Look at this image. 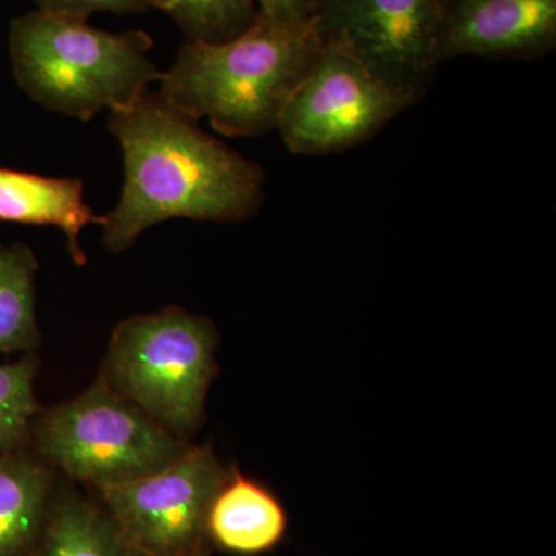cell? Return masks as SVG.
<instances>
[{
    "label": "cell",
    "mask_w": 556,
    "mask_h": 556,
    "mask_svg": "<svg viewBox=\"0 0 556 556\" xmlns=\"http://www.w3.org/2000/svg\"><path fill=\"white\" fill-rule=\"evenodd\" d=\"M108 126L123 149L124 185L116 206L102 217V240L113 254L134 247L144 230L169 222L243 223L265 201V170L204 134L161 97L146 91L112 110Z\"/></svg>",
    "instance_id": "obj_1"
},
{
    "label": "cell",
    "mask_w": 556,
    "mask_h": 556,
    "mask_svg": "<svg viewBox=\"0 0 556 556\" xmlns=\"http://www.w3.org/2000/svg\"><path fill=\"white\" fill-rule=\"evenodd\" d=\"M321 38L316 22L278 24L258 16L222 43L188 42L161 75L160 94L219 134L252 138L277 130L283 110L308 75Z\"/></svg>",
    "instance_id": "obj_2"
},
{
    "label": "cell",
    "mask_w": 556,
    "mask_h": 556,
    "mask_svg": "<svg viewBox=\"0 0 556 556\" xmlns=\"http://www.w3.org/2000/svg\"><path fill=\"white\" fill-rule=\"evenodd\" d=\"M9 47L21 89L42 108L80 121L127 108L163 75L149 58V33L100 30L47 11L11 22Z\"/></svg>",
    "instance_id": "obj_3"
},
{
    "label": "cell",
    "mask_w": 556,
    "mask_h": 556,
    "mask_svg": "<svg viewBox=\"0 0 556 556\" xmlns=\"http://www.w3.org/2000/svg\"><path fill=\"white\" fill-rule=\"evenodd\" d=\"M215 350L207 318L181 308L131 317L113 332L104 380L167 430L189 433L217 371Z\"/></svg>",
    "instance_id": "obj_4"
},
{
    "label": "cell",
    "mask_w": 556,
    "mask_h": 556,
    "mask_svg": "<svg viewBox=\"0 0 556 556\" xmlns=\"http://www.w3.org/2000/svg\"><path fill=\"white\" fill-rule=\"evenodd\" d=\"M38 439L51 464L97 486L146 477L189 448L104 379L51 409Z\"/></svg>",
    "instance_id": "obj_5"
},
{
    "label": "cell",
    "mask_w": 556,
    "mask_h": 556,
    "mask_svg": "<svg viewBox=\"0 0 556 556\" xmlns=\"http://www.w3.org/2000/svg\"><path fill=\"white\" fill-rule=\"evenodd\" d=\"M413 105L350 51L321 42L277 131L294 155H339L367 144Z\"/></svg>",
    "instance_id": "obj_6"
},
{
    "label": "cell",
    "mask_w": 556,
    "mask_h": 556,
    "mask_svg": "<svg viewBox=\"0 0 556 556\" xmlns=\"http://www.w3.org/2000/svg\"><path fill=\"white\" fill-rule=\"evenodd\" d=\"M226 475L211 447H189L153 473L98 489L105 511L142 555L208 554L207 510Z\"/></svg>",
    "instance_id": "obj_7"
},
{
    "label": "cell",
    "mask_w": 556,
    "mask_h": 556,
    "mask_svg": "<svg viewBox=\"0 0 556 556\" xmlns=\"http://www.w3.org/2000/svg\"><path fill=\"white\" fill-rule=\"evenodd\" d=\"M439 0H316L321 42L350 51L417 102L437 79Z\"/></svg>",
    "instance_id": "obj_8"
},
{
    "label": "cell",
    "mask_w": 556,
    "mask_h": 556,
    "mask_svg": "<svg viewBox=\"0 0 556 556\" xmlns=\"http://www.w3.org/2000/svg\"><path fill=\"white\" fill-rule=\"evenodd\" d=\"M556 49V0H439L437 58L540 61Z\"/></svg>",
    "instance_id": "obj_9"
},
{
    "label": "cell",
    "mask_w": 556,
    "mask_h": 556,
    "mask_svg": "<svg viewBox=\"0 0 556 556\" xmlns=\"http://www.w3.org/2000/svg\"><path fill=\"white\" fill-rule=\"evenodd\" d=\"M288 529V511L276 493L237 468L228 470L208 506V547L233 556H262L283 543Z\"/></svg>",
    "instance_id": "obj_10"
},
{
    "label": "cell",
    "mask_w": 556,
    "mask_h": 556,
    "mask_svg": "<svg viewBox=\"0 0 556 556\" xmlns=\"http://www.w3.org/2000/svg\"><path fill=\"white\" fill-rule=\"evenodd\" d=\"M0 222L61 229L73 262L84 265L80 232L86 226L101 225L102 217L84 200V182L78 178L42 177L0 167Z\"/></svg>",
    "instance_id": "obj_11"
},
{
    "label": "cell",
    "mask_w": 556,
    "mask_h": 556,
    "mask_svg": "<svg viewBox=\"0 0 556 556\" xmlns=\"http://www.w3.org/2000/svg\"><path fill=\"white\" fill-rule=\"evenodd\" d=\"M49 478L31 460L0 455V556H24L46 521Z\"/></svg>",
    "instance_id": "obj_12"
},
{
    "label": "cell",
    "mask_w": 556,
    "mask_h": 556,
    "mask_svg": "<svg viewBox=\"0 0 556 556\" xmlns=\"http://www.w3.org/2000/svg\"><path fill=\"white\" fill-rule=\"evenodd\" d=\"M38 556H144L108 511L79 500L62 503L43 529Z\"/></svg>",
    "instance_id": "obj_13"
},
{
    "label": "cell",
    "mask_w": 556,
    "mask_h": 556,
    "mask_svg": "<svg viewBox=\"0 0 556 556\" xmlns=\"http://www.w3.org/2000/svg\"><path fill=\"white\" fill-rule=\"evenodd\" d=\"M35 252L27 244H0V353L39 345L36 321Z\"/></svg>",
    "instance_id": "obj_14"
},
{
    "label": "cell",
    "mask_w": 556,
    "mask_h": 556,
    "mask_svg": "<svg viewBox=\"0 0 556 556\" xmlns=\"http://www.w3.org/2000/svg\"><path fill=\"white\" fill-rule=\"evenodd\" d=\"M188 42L222 43L237 38L257 22L255 0H152Z\"/></svg>",
    "instance_id": "obj_15"
},
{
    "label": "cell",
    "mask_w": 556,
    "mask_h": 556,
    "mask_svg": "<svg viewBox=\"0 0 556 556\" xmlns=\"http://www.w3.org/2000/svg\"><path fill=\"white\" fill-rule=\"evenodd\" d=\"M35 375L33 358L0 365V455L27 433L36 412Z\"/></svg>",
    "instance_id": "obj_16"
},
{
    "label": "cell",
    "mask_w": 556,
    "mask_h": 556,
    "mask_svg": "<svg viewBox=\"0 0 556 556\" xmlns=\"http://www.w3.org/2000/svg\"><path fill=\"white\" fill-rule=\"evenodd\" d=\"M36 10L89 21L94 13L138 14L152 9V0H31Z\"/></svg>",
    "instance_id": "obj_17"
},
{
    "label": "cell",
    "mask_w": 556,
    "mask_h": 556,
    "mask_svg": "<svg viewBox=\"0 0 556 556\" xmlns=\"http://www.w3.org/2000/svg\"><path fill=\"white\" fill-rule=\"evenodd\" d=\"M260 16L278 24H302L314 20L316 0H255Z\"/></svg>",
    "instance_id": "obj_18"
},
{
    "label": "cell",
    "mask_w": 556,
    "mask_h": 556,
    "mask_svg": "<svg viewBox=\"0 0 556 556\" xmlns=\"http://www.w3.org/2000/svg\"><path fill=\"white\" fill-rule=\"evenodd\" d=\"M186 556H207V554H192V555H186Z\"/></svg>",
    "instance_id": "obj_19"
}]
</instances>
